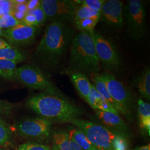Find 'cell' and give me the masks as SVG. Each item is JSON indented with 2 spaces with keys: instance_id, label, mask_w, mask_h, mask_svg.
Instances as JSON below:
<instances>
[{
  "instance_id": "cell-14",
  "label": "cell",
  "mask_w": 150,
  "mask_h": 150,
  "mask_svg": "<svg viewBox=\"0 0 150 150\" xmlns=\"http://www.w3.org/2000/svg\"><path fill=\"white\" fill-rule=\"evenodd\" d=\"M51 141L52 150H83L64 130L53 132Z\"/></svg>"
},
{
  "instance_id": "cell-23",
  "label": "cell",
  "mask_w": 150,
  "mask_h": 150,
  "mask_svg": "<svg viewBox=\"0 0 150 150\" xmlns=\"http://www.w3.org/2000/svg\"><path fill=\"white\" fill-rule=\"evenodd\" d=\"M100 20V17H91L74 22V24L75 28L79 31L91 32L94 31L95 27Z\"/></svg>"
},
{
  "instance_id": "cell-18",
  "label": "cell",
  "mask_w": 150,
  "mask_h": 150,
  "mask_svg": "<svg viewBox=\"0 0 150 150\" xmlns=\"http://www.w3.org/2000/svg\"><path fill=\"white\" fill-rule=\"evenodd\" d=\"M67 132L82 150H97L80 129L76 127L70 128Z\"/></svg>"
},
{
  "instance_id": "cell-28",
  "label": "cell",
  "mask_w": 150,
  "mask_h": 150,
  "mask_svg": "<svg viewBox=\"0 0 150 150\" xmlns=\"http://www.w3.org/2000/svg\"><path fill=\"white\" fill-rule=\"evenodd\" d=\"M28 12L31 13L35 17L36 19L38 27L43 25L45 23V22L47 21L46 17L45 16L43 10L41 7V5L36 9L33 10L32 11H28Z\"/></svg>"
},
{
  "instance_id": "cell-33",
  "label": "cell",
  "mask_w": 150,
  "mask_h": 150,
  "mask_svg": "<svg viewBox=\"0 0 150 150\" xmlns=\"http://www.w3.org/2000/svg\"><path fill=\"white\" fill-rule=\"evenodd\" d=\"M26 13H27V12H24L12 10V11L11 12V15L13 16L17 20L22 22L24 17L26 16Z\"/></svg>"
},
{
  "instance_id": "cell-10",
  "label": "cell",
  "mask_w": 150,
  "mask_h": 150,
  "mask_svg": "<svg viewBox=\"0 0 150 150\" xmlns=\"http://www.w3.org/2000/svg\"><path fill=\"white\" fill-rule=\"evenodd\" d=\"M97 54L102 64L109 70H117L121 62L115 46L106 38L95 30L91 32Z\"/></svg>"
},
{
  "instance_id": "cell-26",
  "label": "cell",
  "mask_w": 150,
  "mask_h": 150,
  "mask_svg": "<svg viewBox=\"0 0 150 150\" xmlns=\"http://www.w3.org/2000/svg\"><path fill=\"white\" fill-rule=\"evenodd\" d=\"M17 150H52L51 146L33 142H28L20 145Z\"/></svg>"
},
{
  "instance_id": "cell-1",
  "label": "cell",
  "mask_w": 150,
  "mask_h": 150,
  "mask_svg": "<svg viewBox=\"0 0 150 150\" xmlns=\"http://www.w3.org/2000/svg\"><path fill=\"white\" fill-rule=\"evenodd\" d=\"M75 30L66 23L51 22L46 27L35 51V57L43 66L55 69L70 46Z\"/></svg>"
},
{
  "instance_id": "cell-34",
  "label": "cell",
  "mask_w": 150,
  "mask_h": 150,
  "mask_svg": "<svg viewBox=\"0 0 150 150\" xmlns=\"http://www.w3.org/2000/svg\"><path fill=\"white\" fill-rule=\"evenodd\" d=\"M13 4L12 10H16V11H21L24 12H27V6L26 5V3L25 4Z\"/></svg>"
},
{
  "instance_id": "cell-19",
  "label": "cell",
  "mask_w": 150,
  "mask_h": 150,
  "mask_svg": "<svg viewBox=\"0 0 150 150\" xmlns=\"http://www.w3.org/2000/svg\"><path fill=\"white\" fill-rule=\"evenodd\" d=\"M13 136L11 128L0 116V147L8 148L13 146Z\"/></svg>"
},
{
  "instance_id": "cell-20",
  "label": "cell",
  "mask_w": 150,
  "mask_h": 150,
  "mask_svg": "<svg viewBox=\"0 0 150 150\" xmlns=\"http://www.w3.org/2000/svg\"><path fill=\"white\" fill-rule=\"evenodd\" d=\"M91 79L93 82L92 85L94 87L95 90L97 91V92L101 96H102L107 102L110 103L113 107L117 110V106L107 90L106 85L104 80L100 77V76L98 74L93 75Z\"/></svg>"
},
{
  "instance_id": "cell-17",
  "label": "cell",
  "mask_w": 150,
  "mask_h": 150,
  "mask_svg": "<svg viewBox=\"0 0 150 150\" xmlns=\"http://www.w3.org/2000/svg\"><path fill=\"white\" fill-rule=\"evenodd\" d=\"M138 115L140 128L150 136V105L141 98L138 100Z\"/></svg>"
},
{
  "instance_id": "cell-29",
  "label": "cell",
  "mask_w": 150,
  "mask_h": 150,
  "mask_svg": "<svg viewBox=\"0 0 150 150\" xmlns=\"http://www.w3.org/2000/svg\"><path fill=\"white\" fill-rule=\"evenodd\" d=\"M14 105L11 102L0 99V116H8L13 112Z\"/></svg>"
},
{
  "instance_id": "cell-16",
  "label": "cell",
  "mask_w": 150,
  "mask_h": 150,
  "mask_svg": "<svg viewBox=\"0 0 150 150\" xmlns=\"http://www.w3.org/2000/svg\"><path fill=\"white\" fill-rule=\"evenodd\" d=\"M139 92L141 99L150 100V70L147 67L138 75L133 82Z\"/></svg>"
},
{
  "instance_id": "cell-37",
  "label": "cell",
  "mask_w": 150,
  "mask_h": 150,
  "mask_svg": "<svg viewBox=\"0 0 150 150\" xmlns=\"http://www.w3.org/2000/svg\"><path fill=\"white\" fill-rule=\"evenodd\" d=\"M27 1L26 0H12L11 2L13 4H25L26 3Z\"/></svg>"
},
{
  "instance_id": "cell-8",
  "label": "cell",
  "mask_w": 150,
  "mask_h": 150,
  "mask_svg": "<svg viewBox=\"0 0 150 150\" xmlns=\"http://www.w3.org/2000/svg\"><path fill=\"white\" fill-rule=\"evenodd\" d=\"M99 75L105 81L108 92L115 103L118 112L131 119L132 98L126 87L110 74L105 72Z\"/></svg>"
},
{
  "instance_id": "cell-39",
  "label": "cell",
  "mask_w": 150,
  "mask_h": 150,
  "mask_svg": "<svg viewBox=\"0 0 150 150\" xmlns=\"http://www.w3.org/2000/svg\"><path fill=\"white\" fill-rule=\"evenodd\" d=\"M0 150H10L8 149H7L6 148H2V147H0Z\"/></svg>"
},
{
  "instance_id": "cell-3",
  "label": "cell",
  "mask_w": 150,
  "mask_h": 150,
  "mask_svg": "<svg viewBox=\"0 0 150 150\" xmlns=\"http://www.w3.org/2000/svg\"><path fill=\"white\" fill-rule=\"evenodd\" d=\"M70 47V60L66 73L97 75L101 69V62L97 54L91 32L75 33Z\"/></svg>"
},
{
  "instance_id": "cell-4",
  "label": "cell",
  "mask_w": 150,
  "mask_h": 150,
  "mask_svg": "<svg viewBox=\"0 0 150 150\" xmlns=\"http://www.w3.org/2000/svg\"><path fill=\"white\" fill-rule=\"evenodd\" d=\"M70 123L80 129L97 150H115L116 140L121 136L101 125L83 119L76 118Z\"/></svg>"
},
{
  "instance_id": "cell-31",
  "label": "cell",
  "mask_w": 150,
  "mask_h": 150,
  "mask_svg": "<svg viewBox=\"0 0 150 150\" xmlns=\"http://www.w3.org/2000/svg\"><path fill=\"white\" fill-rule=\"evenodd\" d=\"M22 23L27 26H37V22L36 19L34 15L31 13L27 12L25 17H24L23 20H22Z\"/></svg>"
},
{
  "instance_id": "cell-13",
  "label": "cell",
  "mask_w": 150,
  "mask_h": 150,
  "mask_svg": "<svg viewBox=\"0 0 150 150\" xmlns=\"http://www.w3.org/2000/svg\"><path fill=\"white\" fill-rule=\"evenodd\" d=\"M95 111L97 119L100 121L103 126L126 139L129 137V128L119 115L108 111Z\"/></svg>"
},
{
  "instance_id": "cell-6",
  "label": "cell",
  "mask_w": 150,
  "mask_h": 150,
  "mask_svg": "<svg viewBox=\"0 0 150 150\" xmlns=\"http://www.w3.org/2000/svg\"><path fill=\"white\" fill-rule=\"evenodd\" d=\"M124 23H126L129 36L139 41L144 38L146 32V9L144 2L129 0L123 6Z\"/></svg>"
},
{
  "instance_id": "cell-11",
  "label": "cell",
  "mask_w": 150,
  "mask_h": 150,
  "mask_svg": "<svg viewBox=\"0 0 150 150\" xmlns=\"http://www.w3.org/2000/svg\"><path fill=\"white\" fill-rule=\"evenodd\" d=\"M38 33V27L20 24L15 27L3 31V37L16 46H26L32 44Z\"/></svg>"
},
{
  "instance_id": "cell-25",
  "label": "cell",
  "mask_w": 150,
  "mask_h": 150,
  "mask_svg": "<svg viewBox=\"0 0 150 150\" xmlns=\"http://www.w3.org/2000/svg\"><path fill=\"white\" fill-rule=\"evenodd\" d=\"M22 23L11 14H6L0 16V28L9 29Z\"/></svg>"
},
{
  "instance_id": "cell-2",
  "label": "cell",
  "mask_w": 150,
  "mask_h": 150,
  "mask_svg": "<svg viewBox=\"0 0 150 150\" xmlns=\"http://www.w3.org/2000/svg\"><path fill=\"white\" fill-rule=\"evenodd\" d=\"M26 106L40 117L52 122L70 123L82 115V111L62 95L40 92L30 97Z\"/></svg>"
},
{
  "instance_id": "cell-12",
  "label": "cell",
  "mask_w": 150,
  "mask_h": 150,
  "mask_svg": "<svg viewBox=\"0 0 150 150\" xmlns=\"http://www.w3.org/2000/svg\"><path fill=\"white\" fill-rule=\"evenodd\" d=\"M123 2L119 0H105L101 12L100 20L107 26L121 30L124 25Z\"/></svg>"
},
{
  "instance_id": "cell-30",
  "label": "cell",
  "mask_w": 150,
  "mask_h": 150,
  "mask_svg": "<svg viewBox=\"0 0 150 150\" xmlns=\"http://www.w3.org/2000/svg\"><path fill=\"white\" fill-rule=\"evenodd\" d=\"M13 4L11 1H0V10L6 14H11Z\"/></svg>"
},
{
  "instance_id": "cell-38",
  "label": "cell",
  "mask_w": 150,
  "mask_h": 150,
  "mask_svg": "<svg viewBox=\"0 0 150 150\" xmlns=\"http://www.w3.org/2000/svg\"><path fill=\"white\" fill-rule=\"evenodd\" d=\"M0 36H3V31L1 28H0Z\"/></svg>"
},
{
  "instance_id": "cell-32",
  "label": "cell",
  "mask_w": 150,
  "mask_h": 150,
  "mask_svg": "<svg viewBox=\"0 0 150 150\" xmlns=\"http://www.w3.org/2000/svg\"><path fill=\"white\" fill-rule=\"evenodd\" d=\"M28 11H32L36 9L40 6V1L39 0H30L26 3Z\"/></svg>"
},
{
  "instance_id": "cell-7",
  "label": "cell",
  "mask_w": 150,
  "mask_h": 150,
  "mask_svg": "<svg viewBox=\"0 0 150 150\" xmlns=\"http://www.w3.org/2000/svg\"><path fill=\"white\" fill-rule=\"evenodd\" d=\"M17 80L29 88L54 95H62L50 79L42 70L32 65L17 67Z\"/></svg>"
},
{
  "instance_id": "cell-35",
  "label": "cell",
  "mask_w": 150,
  "mask_h": 150,
  "mask_svg": "<svg viewBox=\"0 0 150 150\" xmlns=\"http://www.w3.org/2000/svg\"><path fill=\"white\" fill-rule=\"evenodd\" d=\"M12 47L9 43H7L5 40L0 38V49L4 48H11Z\"/></svg>"
},
{
  "instance_id": "cell-24",
  "label": "cell",
  "mask_w": 150,
  "mask_h": 150,
  "mask_svg": "<svg viewBox=\"0 0 150 150\" xmlns=\"http://www.w3.org/2000/svg\"><path fill=\"white\" fill-rule=\"evenodd\" d=\"M95 17H101V13L93 11L86 6L81 5L79 6L76 10L73 23L74 22Z\"/></svg>"
},
{
  "instance_id": "cell-36",
  "label": "cell",
  "mask_w": 150,
  "mask_h": 150,
  "mask_svg": "<svg viewBox=\"0 0 150 150\" xmlns=\"http://www.w3.org/2000/svg\"><path fill=\"white\" fill-rule=\"evenodd\" d=\"M134 150H150V144L138 147H137V148L134 149Z\"/></svg>"
},
{
  "instance_id": "cell-27",
  "label": "cell",
  "mask_w": 150,
  "mask_h": 150,
  "mask_svg": "<svg viewBox=\"0 0 150 150\" xmlns=\"http://www.w3.org/2000/svg\"><path fill=\"white\" fill-rule=\"evenodd\" d=\"M105 0H83L81 1V5L86 6L93 11L101 13L102 6Z\"/></svg>"
},
{
  "instance_id": "cell-21",
  "label": "cell",
  "mask_w": 150,
  "mask_h": 150,
  "mask_svg": "<svg viewBox=\"0 0 150 150\" xmlns=\"http://www.w3.org/2000/svg\"><path fill=\"white\" fill-rule=\"evenodd\" d=\"M26 58V54L17 48L0 49V59L11 61L17 64L24 61Z\"/></svg>"
},
{
  "instance_id": "cell-15",
  "label": "cell",
  "mask_w": 150,
  "mask_h": 150,
  "mask_svg": "<svg viewBox=\"0 0 150 150\" xmlns=\"http://www.w3.org/2000/svg\"><path fill=\"white\" fill-rule=\"evenodd\" d=\"M73 85L81 98L86 102L91 91V83L87 76L80 72H72L69 74Z\"/></svg>"
},
{
  "instance_id": "cell-5",
  "label": "cell",
  "mask_w": 150,
  "mask_h": 150,
  "mask_svg": "<svg viewBox=\"0 0 150 150\" xmlns=\"http://www.w3.org/2000/svg\"><path fill=\"white\" fill-rule=\"evenodd\" d=\"M53 122L38 117L23 119L15 125L16 134L36 143H46L51 140Z\"/></svg>"
},
{
  "instance_id": "cell-9",
  "label": "cell",
  "mask_w": 150,
  "mask_h": 150,
  "mask_svg": "<svg viewBox=\"0 0 150 150\" xmlns=\"http://www.w3.org/2000/svg\"><path fill=\"white\" fill-rule=\"evenodd\" d=\"M40 4L47 20L63 23L74 22L79 7L76 2L69 0H41Z\"/></svg>"
},
{
  "instance_id": "cell-22",
  "label": "cell",
  "mask_w": 150,
  "mask_h": 150,
  "mask_svg": "<svg viewBox=\"0 0 150 150\" xmlns=\"http://www.w3.org/2000/svg\"><path fill=\"white\" fill-rule=\"evenodd\" d=\"M17 67L15 62L0 59V77L7 80H17Z\"/></svg>"
}]
</instances>
